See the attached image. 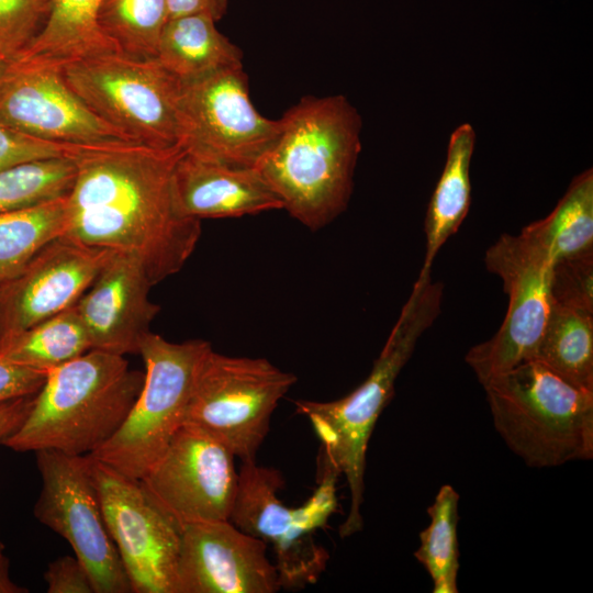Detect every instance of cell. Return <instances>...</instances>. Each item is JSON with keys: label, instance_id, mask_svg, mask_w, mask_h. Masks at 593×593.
Masks as SVG:
<instances>
[{"label": "cell", "instance_id": "44dd1931", "mask_svg": "<svg viewBox=\"0 0 593 593\" xmlns=\"http://www.w3.org/2000/svg\"><path fill=\"white\" fill-rule=\"evenodd\" d=\"M475 132L469 123L450 135L446 163L430 197L426 219V250L419 273H430L437 253L459 228L471 201L470 164Z\"/></svg>", "mask_w": 593, "mask_h": 593}, {"label": "cell", "instance_id": "ac0fdd59", "mask_svg": "<svg viewBox=\"0 0 593 593\" xmlns=\"http://www.w3.org/2000/svg\"><path fill=\"white\" fill-rule=\"evenodd\" d=\"M153 287L135 259L111 255L76 303L91 349L120 356L139 354L142 339L160 310L149 300Z\"/></svg>", "mask_w": 593, "mask_h": 593}, {"label": "cell", "instance_id": "8fae6325", "mask_svg": "<svg viewBox=\"0 0 593 593\" xmlns=\"http://www.w3.org/2000/svg\"><path fill=\"white\" fill-rule=\"evenodd\" d=\"M42 479L34 516L60 535L87 569L94 593H131L132 586L108 530L89 457L35 451Z\"/></svg>", "mask_w": 593, "mask_h": 593}, {"label": "cell", "instance_id": "603a6c76", "mask_svg": "<svg viewBox=\"0 0 593 593\" xmlns=\"http://www.w3.org/2000/svg\"><path fill=\"white\" fill-rule=\"evenodd\" d=\"M521 234L551 264L593 250V171L577 175L555 209Z\"/></svg>", "mask_w": 593, "mask_h": 593}, {"label": "cell", "instance_id": "4dcf8cb0", "mask_svg": "<svg viewBox=\"0 0 593 593\" xmlns=\"http://www.w3.org/2000/svg\"><path fill=\"white\" fill-rule=\"evenodd\" d=\"M549 292L553 304L593 313V250L555 262Z\"/></svg>", "mask_w": 593, "mask_h": 593}, {"label": "cell", "instance_id": "4316f807", "mask_svg": "<svg viewBox=\"0 0 593 593\" xmlns=\"http://www.w3.org/2000/svg\"><path fill=\"white\" fill-rule=\"evenodd\" d=\"M169 19L167 0H100L97 24L119 54L156 59Z\"/></svg>", "mask_w": 593, "mask_h": 593}, {"label": "cell", "instance_id": "30bf717a", "mask_svg": "<svg viewBox=\"0 0 593 593\" xmlns=\"http://www.w3.org/2000/svg\"><path fill=\"white\" fill-rule=\"evenodd\" d=\"M243 67L182 81L179 118L183 150L213 161L257 167L276 143L282 121L261 115Z\"/></svg>", "mask_w": 593, "mask_h": 593}, {"label": "cell", "instance_id": "f546056e", "mask_svg": "<svg viewBox=\"0 0 593 593\" xmlns=\"http://www.w3.org/2000/svg\"><path fill=\"white\" fill-rule=\"evenodd\" d=\"M52 0H0V53L16 60L42 31Z\"/></svg>", "mask_w": 593, "mask_h": 593}, {"label": "cell", "instance_id": "7a4b0ae2", "mask_svg": "<svg viewBox=\"0 0 593 593\" xmlns=\"http://www.w3.org/2000/svg\"><path fill=\"white\" fill-rule=\"evenodd\" d=\"M281 132L256 168L283 209L311 231L347 208L361 150V118L340 94L306 97L280 118Z\"/></svg>", "mask_w": 593, "mask_h": 593}, {"label": "cell", "instance_id": "7402d4cb", "mask_svg": "<svg viewBox=\"0 0 593 593\" xmlns=\"http://www.w3.org/2000/svg\"><path fill=\"white\" fill-rule=\"evenodd\" d=\"M100 0H52L48 18L30 47L14 61L60 66L118 53L97 24Z\"/></svg>", "mask_w": 593, "mask_h": 593}, {"label": "cell", "instance_id": "9a60e30c", "mask_svg": "<svg viewBox=\"0 0 593 593\" xmlns=\"http://www.w3.org/2000/svg\"><path fill=\"white\" fill-rule=\"evenodd\" d=\"M0 120L35 138L69 146L141 145L98 116L54 66L10 63L0 76Z\"/></svg>", "mask_w": 593, "mask_h": 593}, {"label": "cell", "instance_id": "5bb4252c", "mask_svg": "<svg viewBox=\"0 0 593 593\" xmlns=\"http://www.w3.org/2000/svg\"><path fill=\"white\" fill-rule=\"evenodd\" d=\"M234 458L221 440L183 424L139 482L179 529L193 523L227 521L238 483Z\"/></svg>", "mask_w": 593, "mask_h": 593}, {"label": "cell", "instance_id": "cb8c5ba5", "mask_svg": "<svg viewBox=\"0 0 593 593\" xmlns=\"http://www.w3.org/2000/svg\"><path fill=\"white\" fill-rule=\"evenodd\" d=\"M532 359L575 387L593 392V313L551 302L545 331Z\"/></svg>", "mask_w": 593, "mask_h": 593}, {"label": "cell", "instance_id": "e575fe53", "mask_svg": "<svg viewBox=\"0 0 593 593\" xmlns=\"http://www.w3.org/2000/svg\"><path fill=\"white\" fill-rule=\"evenodd\" d=\"M35 394L21 396L0 404V446L26 418Z\"/></svg>", "mask_w": 593, "mask_h": 593}, {"label": "cell", "instance_id": "d4e9b609", "mask_svg": "<svg viewBox=\"0 0 593 593\" xmlns=\"http://www.w3.org/2000/svg\"><path fill=\"white\" fill-rule=\"evenodd\" d=\"M91 349L76 304L15 335L0 351L11 361L48 372Z\"/></svg>", "mask_w": 593, "mask_h": 593}, {"label": "cell", "instance_id": "d590c367", "mask_svg": "<svg viewBox=\"0 0 593 593\" xmlns=\"http://www.w3.org/2000/svg\"><path fill=\"white\" fill-rule=\"evenodd\" d=\"M167 2L169 19L189 14H205L216 22L226 13L228 5V0H167Z\"/></svg>", "mask_w": 593, "mask_h": 593}, {"label": "cell", "instance_id": "e0dca14e", "mask_svg": "<svg viewBox=\"0 0 593 593\" xmlns=\"http://www.w3.org/2000/svg\"><path fill=\"white\" fill-rule=\"evenodd\" d=\"M278 572L266 542L230 519L188 524L180 529L176 593H273Z\"/></svg>", "mask_w": 593, "mask_h": 593}, {"label": "cell", "instance_id": "4fadbf2b", "mask_svg": "<svg viewBox=\"0 0 593 593\" xmlns=\"http://www.w3.org/2000/svg\"><path fill=\"white\" fill-rule=\"evenodd\" d=\"M104 521L134 593H176L180 529L141 482L89 456Z\"/></svg>", "mask_w": 593, "mask_h": 593}, {"label": "cell", "instance_id": "74e56055", "mask_svg": "<svg viewBox=\"0 0 593 593\" xmlns=\"http://www.w3.org/2000/svg\"><path fill=\"white\" fill-rule=\"evenodd\" d=\"M10 61L0 53V76L5 71Z\"/></svg>", "mask_w": 593, "mask_h": 593}, {"label": "cell", "instance_id": "f1b7e54d", "mask_svg": "<svg viewBox=\"0 0 593 593\" xmlns=\"http://www.w3.org/2000/svg\"><path fill=\"white\" fill-rule=\"evenodd\" d=\"M76 176L74 157L27 161L0 171V212L65 197Z\"/></svg>", "mask_w": 593, "mask_h": 593}, {"label": "cell", "instance_id": "484cf974", "mask_svg": "<svg viewBox=\"0 0 593 593\" xmlns=\"http://www.w3.org/2000/svg\"><path fill=\"white\" fill-rule=\"evenodd\" d=\"M67 195L0 212V282L19 271L53 239L63 236Z\"/></svg>", "mask_w": 593, "mask_h": 593}, {"label": "cell", "instance_id": "d6986e66", "mask_svg": "<svg viewBox=\"0 0 593 593\" xmlns=\"http://www.w3.org/2000/svg\"><path fill=\"white\" fill-rule=\"evenodd\" d=\"M174 180L180 209L200 221L283 209L280 198L256 167L231 166L182 149Z\"/></svg>", "mask_w": 593, "mask_h": 593}, {"label": "cell", "instance_id": "8992f818", "mask_svg": "<svg viewBox=\"0 0 593 593\" xmlns=\"http://www.w3.org/2000/svg\"><path fill=\"white\" fill-rule=\"evenodd\" d=\"M320 483L299 507L278 497L284 485L279 470L243 460L230 521L244 533L269 542L276 556L280 589L295 590L316 582L325 570L328 552L313 534L336 511L338 472L322 456Z\"/></svg>", "mask_w": 593, "mask_h": 593}, {"label": "cell", "instance_id": "5b68a950", "mask_svg": "<svg viewBox=\"0 0 593 593\" xmlns=\"http://www.w3.org/2000/svg\"><path fill=\"white\" fill-rule=\"evenodd\" d=\"M496 432L529 467L593 457V392L526 360L482 384Z\"/></svg>", "mask_w": 593, "mask_h": 593}, {"label": "cell", "instance_id": "6da1fadb", "mask_svg": "<svg viewBox=\"0 0 593 593\" xmlns=\"http://www.w3.org/2000/svg\"><path fill=\"white\" fill-rule=\"evenodd\" d=\"M182 146L91 147L74 157L64 235L135 259L153 286L179 272L201 236L180 209L175 166Z\"/></svg>", "mask_w": 593, "mask_h": 593}, {"label": "cell", "instance_id": "83f0119b", "mask_svg": "<svg viewBox=\"0 0 593 593\" xmlns=\"http://www.w3.org/2000/svg\"><path fill=\"white\" fill-rule=\"evenodd\" d=\"M459 494L443 485L427 508L429 525L419 534V547L414 557L424 566L434 584V593H457Z\"/></svg>", "mask_w": 593, "mask_h": 593}, {"label": "cell", "instance_id": "d6a6232c", "mask_svg": "<svg viewBox=\"0 0 593 593\" xmlns=\"http://www.w3.org/2000/svg\"><path fill=\"white\" fill-rule=\"evenodd\" d=\"M48 593H94L90 575L76 556L49 562L44 573Z\"/></svg>", "mask_w": 593, "mask_h": 593}, {"label": "cell", "instance_id": "9c48e42d", "mask_svg": "<svg viewBox=\"0 0 593 593\" xmlns=\"http://www.w3.org/2000/svg\"><path fill=\"white\" fill-rule=\"evenodd\" d=\"M296 380L265 358L211 348L198 369L183 424L211 434L242 461L255 459L275 409Z\"/></svg>", "mask_w": 593, "mask_h": 593}, {"label": "cell", "instance_id": "ffe728a7", "mask_svg": "<svg viewBox=\"0 0 593 593\" xmlns=\"http://www.w3.org/2000/svg\"><path fill=\"white\" fill-rule=\"evenodd\" d=\"M205 14L169 19L163 30L157 60L181 81L219 70L243 67V53Z\"/></svg>", "mask_w": 593, "mask_h": 593}, {"label": "cell", "instance_id": "2e32d148", "mask_svg": "<svg viewBox=\"0 0 593 593\" xmlns=\"http://www.w3.org/2000/svg\"><path fill=\"white\" fill-rule=\"evenodd\" d=\"M112 254L65 235L45 245L0 282V346L74 306Z\"/></svg>", "mask_w": 593, "mask_h": 593}, {"label": "cell", "instance_id": "ba28073f", "mask_svg": "<svg viewBox=\"0 0 593 593\" xmlns=\"http://www.w3.org/2000/svg\"><path fill=\"white\" fill-rule=\"evenodd\" d=\"M71 90L102 120L141 145H180L182 81L157 59L105 53L59 67Z\"/></svg>", "mask_w": 593, "mask_h": 593}, {"label": "cell", "instance_id": "8d00e7d4", "mask_svg": "<svg viewBox=\"0 0 593 593\" xmlns=\"http://www.w3.org/2000/svg\"><path fill=\"white\" fill-rule=\"evenodd\" d=\"M26 588L20 586L12 581L9 574V560L3 555L0 557V593H26Z\"/></svg>", "mask_w": 593, "mask_h": 593}, {"label": "cell", "instance_id": "52a82bcc", "mask_svg": "<svg viewBox=\"0 0 593 593\" xmlns=\"http://www.w3.org/2000/svg\"><path fill=\"white\" fill-rule=\"evenodd\" d=\"M211 348L203 339L172 343L146 334L139 347L143 387L121 427L89 456L142 480L183 425L198 369Z\"/></svg>", "mask_w": 593, "mask_h": 593}, {"label": "cell", "instance_id": "3957f363", "mask_svg": "<svg viewBox=\"0 0 593 593\" xmlns=\"http://www.w3.org/2000/svg\"><path fill=\"white\" fill-rule=\"evenodd\" d=\"M443 284L419 273L367 379L346 396L329 401H296L295 410L311 422L323 446V457L344 474L349 488V512L339 526L348 537L362 528L366 452L373 427L394 394L396 378L414 353L419 337L440 313Z\"/></svg>", "mask_w": 593, "mask_h": 593}, {"label": "cell", "instance_id": "836d02e7", "mask_svg": "<svg viewBox=\"0 0 593 593\" xmlns=\"http://www.w3.org/2000/svg\"><path fill=\"white\" fill-rule=\"evenodd\" d=\"M47 372L18 365L0 351V404L21 396L36 394Z\"/></svg>", "mask_w": 593, "mask_h": 593}, {"label": "cell", "instance_id": "f35d334b", "mask_svg": "<svg viewBox=\"0 0 593 593\" xmlns=\"http://www.w3.org/2000/svg\"><path fill=\"white\" fill-rule=\"evenodd\" d=\"M3 550H4V545H3V542L1 541V538H0V557H2L4 555Z\"/></svg>", "mask_w": 593, "mask_h": 593}, {"label": "cell", "instance_id": "277c9868", "mask_svg": "<svg viewBox=\"0 0 593 593\" xmlns=\"http://www.w3.org/2000/svg\"><path fill=\"white\" fill-rule=\"evenodd\" d=\"M144 378L124 356L90 349L47 372L26 418L3 446L91 455L121 427Z\"/></svg>", "mask_w": 593, "mask_h": 593}, {"label": "cell", "instance_id": "1f68e13d", "mask_svg": "<svg viewBox=\"0 0 593 593\" xmlns=\"http://www.w3.org/2000/svg\"><path fill=\"white\" fill-rule=\"evenodd\" d=\"M87 148L35 138L0 120V171L38 159L75 157Z\"/></svg>", "mask_w": 593, "mask_h": 593}, {"label": "cell", "instance_id": "7c38bea8", "mask_svg": "<svg viewBox=\"0 0 593 593\" xmlns=\"http://www.w3.org/2000/svg\"><path fill=\"white\" fill-rule=\"evenodd\" d=\"M484 262L503 281L508 306L495 335L465 357L481 384L533 358L551 310V264L521 234L500 236Z\"/></svg>", "mask_w": 593, "mask_h": 593}]
</instances>
